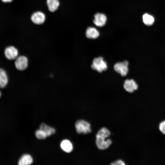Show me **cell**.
Returning a JSON list of instances; mask_svg holds the SVG:
<instances>
[{
	"label": "cell",
	"mask_w": 165,
	"mask_h": 165,
	"mask_svg": "<svg viewBox=\"0 0 165 165\" xmlns=\"http://www.w3.org/2000/svg\"><path fill=\"white\" fill-rule=\"evenodd\" d=\"M110 135V131L107 128L103 127L97 132L96 135V144L97 148L101 150L108 148L112 144L110 139H105Z\"/></svg>",
	"instance_id": "1"
},
{
	"label": "cell",
	"mask_w": 165,
	"mask_h": 165,
	"mask_svg": "<svg viewBox=\"0 0 165 165\" xmlns=\"http://www.w3.org/2000/svg\"><path fill=\"white\" fill-rule=\"evenodd\" d=\"M91 68L100 73L107 70L108 66L106 62L101 57L95 58L93 60L91 65Z\"/></svg>",
	"instance_id": "2"
},
{
	"label": "cell",
	"mask_w": 165,
	"mask_h": 165,
	"mask_svg": "<svg viewBox=\"0 0 165 165\" xmlns=\"http://www.w3.org/2000/svg\"><path fill=\"white\" fill-rule=\"evenodd\" d=\"M75 127L77 132L79 134H87L91 131L90 124L83 120L77 121L75 123Z\"/></svg>",
	"instance_id": "3"
},
{
	"label": "cell",
	"mask_w": 165,
	"mask_h": 165,
	"mask_svg": "<svg viewBox=\"0 0 165 165\" xmlns=\"http://www.w3.org/2000/svg\"><path fill=\"white\" fill-rule=\"evenodd\" d=\"M129 62L127 61L116 63L114 66L115 71L122 76H126L129 71Z\"/></svg>",
	"instance_id": "4"
},
{
	"label": "cell",
	"mask_w": 165,
	"mask_h": 165,
	"mask_svg": "<svg viewBox=\"0 0 165 165\" xmlns=\"http://www.w3.org/2000/svg\"><path fill=\"white\" fill-rule=\"evenodd\" d=\"M28 59L27 57L24 56L18 57L15 62V65L16 68L20 71L26 69L28 67Z\"/></svg>",
	"instance_id": "5"
},
{
	"label": "cell",
	"mask_w": 165,
	"mask_h": 165,
	"mask_svg": "<svg viewBox=\"0 0 165 165\" xmlns=\"http://www.w3.org/2000/svg\"><path fill=\"white\" fill-rule=\"evenodd\" d=\"M123 87L126 91L131 93L138 90L139 88V86L134 79H127L124 82Z\"/></svg>",
	"instance_id": "6"
},
{
	"label": "cell",
	"mask_w": 165,
	"mask_h": 165,
	"mask_svg": "<svg viewBox=\"0 0 165 165\" xmlns=\"http://www.w3.org/2000/svg\"><path fill=\"white\" fill-rule=\"evenodd\" d=\"M6 57L9 60H13L18 57V51L17 49L13 46L7 47L4 51Z\"/></svg>",
	"instance_id": "7"
},
{
	"label": "cell",
	"mask_w": 165,
	"mask_h": 165,
	"mask_svg": "<svg viewBox=\"0 0 165 165\" xmlns=\"http://www.w3.org/2000/svg\"><path fill=\"white\" fill-rule=\"evenodd\" d=\"M46 19L45 15L40 11H37L31 15V19L32 22L36 24H41L44 23Z\"/></svg>",
	"instance_id": "8"
},
{
	"label": "cell",
	"mask_w": 165,
	"mask_h": 165,
	"mask_svg": "<svg viewBox=\"0 0 165 165\" xmlns=\"http://www.w3.org/2000/svg\"><path fill=\"white\" fill-rule=\"evenodd\" d=\"M94 23L97 26L101 27L104 26L105 24L107 18L104 14L97 13L94 15Z\"/></svg>",
	"instance_id": "9"
},
{
	"label": "cell",
	"mask_w": 165,
	"mask_h": 165,
	"mask_svg": "<svg viewBox=\"0 0 165 165\" xmlns=\"http://www.w3.org/2000/svg\"><path fill=\"white\" fill-rule=\"evenodd\" d=\"M99 35L98 31L94 28L89 27L86 31V36L88 38H96L98 37Z\"/></svg>",
	"instance_id": "10"
},
{
	"label": "cell",
	"mask_w": 165,
	"mask_h": 165,
	"mask_svg": "<svg viewBox=\"0 0 165 165\" xmlns=\"http://www.w3.org/2000/svg\"><path fill=\"white\" fill-rule=\"evenodd\" d=\"M33 159L29 155L25 154L23 155L18 161L19 165H29L33 163Z\"/></svg>",
	"instance_id": "11"
},
{
	"label": "cell",
	"mask_w": 165,
	"mask_h": 165,
	"mask_svg": "<svg viewBox=\"0 0 165 165\" xmlns=\"http://www.w3.org/2000/svg\"><path fill=\"white\" fill-rule=\"evenodd\" d=\"M8 82V77L6 71L3 69H0V88L6 87Z\"/></svg>",
	"instance_id": "12"
},
{
	"label": "cell",
	"mask_w": 165,
	"mask_h": 165,
	"mask_svg": "<svg viewBox=\"0 0 165 165\" xmlns=\"http://www.w3.org/2000/svg\"><path fill=\"white\" fill-rule=\"evenodd\" d=\"M46 3L49 10L52 12L56 11L60 5L58 0H47Z\"/></svg>",
	"instance_id": "13"
},
{
	"label": "cell",
	"mask_w": 165,
	"mask_h": 165,
	"mask_svg": "<svg viewBox=\"0 0 165 165\" xmlns=\"http://www.w3.org/2000/svg\"><path fill=\"white\" fill-rule=\"evenodd\" d=\"M61 149L66 152L69 153L73 149V146L71 142L68 140L65 139L62 141L61 143Z\"/></svg>",
	"instance_id": "14"
},
{
	"label": "cell",
	"mask_w": 165,
	"mask_h": 165,
	"mask_svg": "<svg viewBox=\"0 0 165 165\" xmlns=\"http://www.w3.org/2000/svg\"><path fill=\"white\" fill-rule=\"evenodd\" d=\"M40 129L44 131L47 137L54 134L55 132V129L51 127L45 123H42L40 126Z\"/></svg>",
	"instance_id": "15"
},
{
	"label": "cell",
	"mask_w": 165,
	"mask_h": 165,
	"mask_svg": "<svg viewBox=\"0 0 165 165\" xmlns=\"http://www.w3.org/2000/svg\"><path fill=\"white\" fill-rule=\"evenodd\" d=\"M142 19L144 23L147 26L152 25L154 21L153 16L147 13H145L143 15Z\"/></svg>",
	"instance_id": "16"
},
{
	"label": "cell",
	"mask_w": 165,
	"mask_h": 165,
	"mask_svg": "<svg viewBox=\"0 0 165 165\" xmlns=\"http://www.w3.org/2000/svg\"><path fill=\"white\" fill-rule=\"evenodd\" d=\"M35 134L36 138L39 139H45L47 137L46 133L40 129L36 131Z\"/></svg>",
	"instance_id": "17"
},
{
	"label": "cell",
	"mask_w": 165,
	"mask_h": 165,
	"mask_svg": "<svg viewBox=\"0 0 165 165\" xmlns=\"http://www.w3.org/2000/svg\"><path fill=\"white\" fill-rule=\"evenodd\" d=\"M159 129L162 134L165 135V120L161 122L160 123Z\"/></svg>",
	"instance_id": "18"
},
{
	"label": "cell",
	"mask_w": 165,
	"mask_h": 165,
	"mask_svg": "<svg viewBox=\"0 0 165 165\" xmlns=\"http://www.w3.org/2000/svg\"><path fill=\"white\" fill-rule=\"evenodd\" d=\"M112 165H124L125 163L121 160H118L111 163Z\"/></svg>",
	"instance_id": "19"
},
{
	"label": "cell",
	"mask_w": 165,
	"mask_h": 165,
	"mask_svg": "<svg viewBox=\"0 0 165 165\" xmlns=\"http://www.w3.org/2000/svg\"><path fill=\"white\" fill-rule=\"evenodd\" d=\"M4 2H12L13 0H2Z\"/></svg>",
	"instance_id": "20"
},
{
	"label": "cell",
	"mask_w": 165,
	"mask_h": 165,
	"mask_svg": "<svg viewBox=\"0 0 165 165\" xmlns=\"http://www.w3.org/2000/svg\"><path fill=\"white\" fill-rule=\"evenodd\" d=\"M1 92H0V96H1Z\"/></svg>",
	"instance_id": "21"
}]
</instances>
